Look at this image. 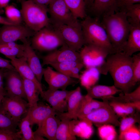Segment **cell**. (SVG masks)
I'll return each instance as SVG.
<instances>
[{
	"instance_id": "277c9868",
	"label": "cell",
	"mask_w": 140,
	"mask_h": 140,
	"mask_svg": "<svg viewBox=\"0 0 140 140\" xmlns=\"http://www.w3.org/2000/svg\"><path fill=\"white\" fill-rule=\"evenodd\" d=\"M20 11L26 26L36 32L50 24L47 6L28 0L22 2Z\"/></svg>"
},
{
	"instance_id": "f546056e",
	"label": "cell",
	"mask_w": 140,
	"mask_h": 140,
	"mask_svg": "<svg viewBox=\"0 0 140 140\" xmlns=\"http://www.w3.org/2000/svg\"><path fill=\"white\" fill-rule=\"evenodd\" d=\"M74 17L84 19L86 16L85 0H64Z\"/></svg>"
},
{
	"instance_id": "bcb514c9",
	"label": "cell",
	"mask_w": 140,
	"mask_h": 140,
	"mask_svg": "<svg viewBox=\"0 0 140 140\" xmlns=\"http://www.w3.org/2000/svg\"><path fill=\"white\" fill-rule=\"evenodd\" d=\"M0 24L3 25H11L18 24H16L10 20L6 17L0 15Z\"/></svg>"
},
{
	"instance_id": "cb8c5ba5",
	"label": "cell",
	"mask_w": 140,
	"mask_h": 140,
	"mask_svg": "<svg viewBox=\"0 0 140 140\" xmlns=\"http://www.w3.org/2000/svg\"><path fill=\"white\" fill-rule=\"evenodd\" d=\"M56 116L60 120L56 131V140H75L76 137L71 132L70 122L71 120L63 115L61 113H58Z\"/></svg>"
},
{
	"instance_id": "e0dca14e",
	"label": "cell",
	"mask_w": 140,
	"mask_h": 140,
	"mask_svg": "<svg viewBox=\"0 0 140 140\" xmlns=\"http://www.w3.org/2000/svg\"><path fill=\"white\" fill-rule=\"evenodd\" d=\"M27 116L31 126L38 125L49 116L56 115L57 113L51 106L43 103L38 104L35 106L29 107Z\"/></svg>"
},
{
	"instance_id": "f907efd6",
	"label": "cell",
	"mask_w": 140,
	"mask_h": 140,
	"mask_svg": "<svg viewBox=\"0 0 140 140\" xmlns=\"http://www.w3.org/2000/svg\"><path fill=\"white\" fill-rule=\"evenodd\" d=\"M94 0H89L88 4L90 6L93 2Z\"/></svg>"
},
{
	"instance_id": "74e56055",
	"label": "cell",
	"mask_w": 140,
	"mask_h": 140,
	"mask_svg": "<svg viewBox=\"0 0 140 140\" xmlns=\"http://www.w3.org/2000/svg\"><path fill=\"white\" fill-rule=\"evenodd\" d=\"M81 63V61H70L52 64L50 66L56 71L66 75L73 67Z\"/></svg>"
},
{
	"instance_id": "9a60e30c",
	"label": "cell",
	"mask_w": 140,
	"mask_h": 140,
	"mask_svg": "<svg viewBox=\"0 0 140 140\" xmlns=\"http://www.w3.org/2000/svg\"><path fill=\"white\" fill-rule=\"evenodd\" d=\"M1 104L4 109L18 123L22 116L27 112L30 107L28 102L25 99L17 97L5 96Z\"/></svg>"
},
{
	"instance_id": "603a6c76",
	"label": "cell",
	"mask_w": 140,
	"mask_h": 140,
	"mask_svg": "<svg viewBox=\"0 0 140 140\" xmlns=\"http://www.w3.org/2000/svg\"><path fill=\"white\" fill-rule=\"evenodd\" d=\"M87 94L93 99H102L118 93L121 90L114 85L112 86L95 85L86 89Z\"/></svg>"
},
{
	"instance_id": "2e32d148",
	"label": "cell",
	"mask_w": 140,
	"mask_h": 140,
	"mask_svg": "<svg viewBox=\"0 0 140 140\" xmlns=\"http://www.w3.org/2000/svg\"><path fill=\"white\" fill-rule=\"evenodd\" d=\"M60 121L56 115L51 116L38 125V127L34 132L35 140L45 137L49 140H56V131Z\"/></svg>"
},
{
	"instance_id": "b9f144b4",
	"label": "cell",
	"mask_w": 140,
	"mask_h": 140,
	"mask_svg": "<svg viewBox=\"0 0 140 140\" xmlns=\"http://www.w3.org/2000/svg\"><path fill=\"white\" fill-rule=\"evenodd\" d=\"M83 67V63H81L73 67L66 75L71 78L79 79L80 78L79 72Z\"/></svg>"
},
{
	"instance_id": "f6af8a7d",
	"label": "cell",
	"mask_w": 140,
	"mask_h": 140,
	"mask_svg": "<svg viewBox=\"0 0 140 140\" xmlns=\"http://www.w3.org/2000/svg\"><path fill=\"white\" fill-rule=\"evenodd\" d=\"M4 69H0V92L6 93L3 86Z\"/></svg>"
},
{
	"instance_id": "d4e9b609",
	"label": "cell",
	"mask_w": 140,
	"mask_h": 140,
	"mask_svg": "<svg viewBox=\"0 0 140 140\" xmlns=\"http://www.w3.org/2000/svg\"><path fill=\"white\" fill-rule=\"evenodd\" d=\"M104 103V101L95 100L87 94L83 96L77 114V118L81 119L101 107Z\"/></svg>"
},
{
	"instance_id": "681fc988",
	"label": "cell",
	"mask_w": 140,
	"mask_h": 140,
	"mask_svg": "<svg viewBox=\"0 0 140 140\" xmlns=\"http://www.w3.org/2000/svg\"><path fill=\"white\" fill-rule=\"evenodd\" d=\"M5 95V93L0 92V105L1 103L2 99Z\"/></svg>"
},
{
	"instance_id": "6da1fadb",
	"label": "cell",
	"mask_w": 140,
	"mask_h": 140,
	"mask_svg": "<svg viewBox=\"0 0 140 140\" xmlns=\"http://www.w3.org/2000/svg\"><path fill=\"white\" fill-rule=\"evenodd\" d=\"M97 68L101 74L106 75L109 72L113 79L114 85L123 93L129 92L135 86L131 56L127 55L122 52L109 54L105 62Z\"/></svg>"
},
{
	"instance_id": "ac0fdd59",
	"label": "cell",
	"mask_w": 140,
	"mask_h": 140,
	"mask_svg": "<svg viewBox=\"0 0 140 140\" xmlns=\"http://www.w3.org/2000/svg\"><path fill=\"white\" fill-rule=\"evenodd\" d=\"M24 45V57L27 63L41 83L44 68L43 67L38 56L27 39L22 41Z\"/></svg>"
},
{
	"instance_id": "7a4b0ae2",
	"label": "cell",
	"mask_w": 140,
	"mask_h": 140,
	"mask_svg": "<svg viewBox=\"0 0 140 140\" xmlns=\"http://www.w3.org/2000/svg\"><path fill=\"white\" fill-rule=\"evenodd\" d=\"M101 22L115 53L122 52L131 27L125 12L120 10L104 16L102 17Z\"/></svg>"
},
{
	"instance_id": "8992f818",
	"label": "cell",
	"mask_w": 140,
	"mask_h": 140,
	"mask_svg": "<svg viewBox=\"0 0 140 140\" xmlns=\"http://www.w3.org/2000/svg\"><path fill=\"white\" fill-rule=\"evenodd\" d=\"M50 24L71 49L78 52L85 45L80 22L76 24L67 25L50 20Z\"/></svg>"
},
{
	"instance_id": "5b68a950",
	"label": "cell",
	"mask_w": 140,
	"mask_h": 140,
	"mask_svg": "<svg viewBox=\"0 0 140 140\" xmlns=\"http://www.w3.org/2000/svg\"><path fill=\"white\" fill-rule=\"evenodd\" d=\"M49 25L36 32L32 37L30 44L34 50L52 51L65 44L59 33Z\"/></svg>"
},
{
	"instance_id": "ba28073f",
	"label": "cell",
	"mask_w": 140,
	"mask_h": 140,
	"mask_svg": "<svg viewBox=\"0 0 140 140\" xmlns=\"http://www.w3.org/2000/svg\"><path fill=\"white\" fill-rule=\"evenodd\" d=\"M81 61L86 68H98L105 62L108 55L110 54L107 50L96 46L86 45L79 52Z\"/></svg>"
},
{
	"instance_id": "d6986e66",
	"label": "cell",
	"mask_w": 140,
	"mask_h": 140,
	"mask_svg": "<svg viewBox=\"0 0 140 140\" xmlns=\"http://www.w3.org/2000/svg\"><path fill=\"white\" fill-rule=\"evenodd\" d=\"M10 62L15 69L23 78L31 80L37 86L42 97L43 91L42 84L38 81L34 73L29 66L26 58L23 57L19 58H12L10 59Z\"/></svg>"
},
{
	"instance_id": "9c48e42d",
	"label": "cell",
	"mask_w": 140,
	"mask_h": 140,
	"mask_svg": "<svg viewBox=\"0 0 140 140\" xmlns=\"http://www.w3.org/2000/svg\"><path fill=\"white\" fill-rule=\"evenodd\" d=\"M48 8L51 21L67 24H75L80 22L75 18L64 0H54Z\"/></svg>"
},
{
	"instance_id": "44dd1931",
	"label": "cell",
	"mask_w": 140,
	"mask_h": 140,
	"mask_svg": "<svg viewBox=\"0 0 140 140\" xmlns=\"http://www.w3.org/2000/svg\"><path fill=\"white\" fill-rule=\"evenodd\" d=\"M83 97L79 86L71 90L67 100V111L62 114L71 120L77 119V114Z\"/></svg>"
},
{
	"instance_id": "d6a6232c",
	"label": "cell",
	"mask_w": 140,
	"mask_h": 140,
	"mask_svg": "<svg viewBox=\"0 0 140 140\" xmlns=\"http://www.w3.org/2000/svg\"><path fill=\"white\" fill-rule=\"evenodd\" d=\"M108 102L114 111L119 117H123L128 116L133 111L132 107L128 103L114 101Z\"/></svg>"
},
{
	"instance_id": "4fadbf2b",
	"label": "cell",
	"mask_w": 140,
	"mask_h": 140,
	"mask_svg": "<svg viewBox=\"0 0 140 140\" xmlns=\"http://www.w3.org/2000/svg\"><path fill=\"white\" fill-rule=\"evenodd\" d=\"M43 76L51 89L65 90L68 86L78 82L76 79L55 71L49 66L44 68Z\"/></svg>"
},
{
	"instance_id": "d590c367",
	"label": "cell",
	"mask_w": 140,
	"mask_h": 140,
	"mask_svg": "<svg viewBox=\"0 0 140 140\" xmlns=\"http://www.w3.org/2000/svg\"><path fill=\"white\" fill-rule=\"evenodd\" d=\"M139 121V118L137 112L122 117L120 122V134L118 138L122 136L127 129Z\"/></svg>"
},
{
	"instance_id": "836d02e7",
	"label": "cell",
	"mask_w": 140,
	"mask_h": 140,
	"mask_svg": "<svg viewBox=\"0 0 140 140\" xmlns=\"http://www.w3.org/2000/svg\"><path fill=\"white\" fill-rule=\"evenodd\" d=\"M20 47L12 48L5 44H0V53L10 59L12 58H19L24 56V45Z\"/></svg>"
},
{
	"instance_id": "8fae6325",
	"label": "cell",
	"mask_w": 140,
	"mask_h": 140,
	"mask_svg": "<svg viewBox=\"0 0 140 140\" xmlns=\"http://www.w3.org/2000/svg\"><path fill=\"white\" fill-rule=\"evenodd\" d=\"M5 96L26 99L24 88L23 79L15 69H4Z\"/></svg>"
},
{
	"instance_id": "f1b7e54d",
	"label": "cell",
	"mask_w": 140,
	"mask_h": 140,
	"mask_svg": "<svg viewBox=\"0 0 140 140\" xmlns=\"http://www.w3.org/2000/svg\"><path fill=\"white\" fill-rule=\"evenodd\" d=\"M18 123L4 109L1 103L0 105V130L17 132L16 128Z\"/></svg>"
},
{
	"instance_id": "52a82bcc",
	"label": "cell",
	"mask_w": 140,
	"mask_h": 140,
	"mask_svg": "<svg viewBox=\"0 0 140 140\" xmlns=\"http://www.w3.org/2000/svg\"><path fill=\"white\" fill-rule=\"evenodd\" d=\"M102 100L105 102L102 106L80 120H87L97 127L105 124L119 126V117L110 106L108 101L106 99Z\"/></svg>"
},
{
	"instance_id": "7c38bea8",
	"label": "cell",
	"mask_w": 140,
	"mask_h": 140,
	"mask_svg": "<svg viewBox=\"0 0 140 140\" xmlns=\"http://www.w3.org/2000/svg\"><path fill=\"white\" fill-rule=\"evenodd\" d=\"M43 67L45 65L70 61H81L79 53L69 47L65 44L59 49H56L49 53L40 56Z\"/></svg>"
},
{
	"instance_id": "4316f807",
	"label": "cell",
	"mask_w": 140,
	"mask_h": 140,
	"mask_svg": "<svg viewBox=\"0 0 140 140\" xmlns=\"http://www.w3.org/2000/svg\"><path fill=\"white\" fill-rule=\"evenodd\" d=\"M23 79L24 91L30 107L35 106L39 100L40 92L36 85L32 81Z\"/></svg>"
},
{
	"instance_id": "8d00e7d4",
	"label": "cell",
	"mask_w": 140,
	"mask_h": 140,
	"mask_svg": "<svg viewBox=\"0 0 140 140\" xmlns=\"http://www.w3.org/2000/svg\"><path fill=\"white\" fill-rule=\"evenodd\" d=\"M6 17L16 24H20L23 20L20 11L12 5H8L4 8Z\"/></svg>"
},
{
	"instance_id": "7bdbcfd3",
	"label": "cell",
	"mask_w": 140,
	"mask_h": 140,
	"mask_svg": "<svg viewBox=\"0 0 140 140\" xmlns=\"http://www.w3.org/2000/svg\"><path fill=\"white\" fill-rule=\"evenodd\" d=\"M0 68L8 69H15L10 62V61L0 57Z\"/></svg>"
},
{
	"instance_id": "4dcf8cb0",
	"label": "cell",
	"mask_w": 140,
	"mask_h": 140,
	"mask_svg": "<svg viewBox=\"0 0 140 140\" xmlns=\"http://www.w3.org/2000/svg\"><path fill=\"white\" fill-rule=\"evenodd\" d=\"M108 101L122 103H129L140 101V86L131 92L121 93L119 96L115 97L113 96L105 98Z\"/></svg>"
},
{
	"instance_id": "7dc6e473",
	"label": "cell",
	"mask_w": 140,
	"mask_h": 140,
	"mask_svg": "<svg viewBox=\"0 0 140 140\" xmlns=\"http://www.w3.org/2000/svg\"><path fill=\"white\" fill-rule=\"evenodd\" d=\"M34 3L41 5L46 6L49 5L54 0H32Z\"/></svg>"
},
{
	"instance_id": "60d3db41",
	"label": "cell",
	"mask_w": 140,
	"mask_h": 140,
	"mask_svg": "<svg viewBox=\"0 0 140 140\" xmlns=\"http://www.w3.org/2000/svg\"><path fill=\"white\" fill-rule=\"evenodd\" d=\"M22 138L19 131L13 132L0 130V140H19Z\"/></svg>"
},
{
	"instance_id": "ab89813d",
	"label": "cell",
	"mask_w": 140,
	"mask_h": 140,
	"mask_svg": "<svg viewBox=\"0 0 140 140\" xmlns=\"http://www.w3.org/2000/svg\"><path fill=\"white\" fill-rule=\"evenodd\" d=\"M118 139L120 140H139L140 129L134 125L127 129Z\"/></svg>"
},
{
	"instance_id": "c3c4849f",
	"label": "cell",
	"mask_w": 140,
	"mask_h": 140,
	"mask_svg": "<svg viewBox=\"0 0 140 140\" xmlns=\"http://www.w3.org/2000/svg\"><path fill=\"white\" fill-rule=\"evenodd\" d=\"M10 0H0V8H5L8 5Z\"/></svg>"
},
{
	"instance_id": "484cf974",
	"label": "cell",
	"mask_w": 140,
	"mask_h": 140,
	"mask_svg": "<svg viewBox=\"0 0 140 140\" xmlns=\"http://www.w3.org/2000/svg\"><path fill=\"white\" fill-rule=\"evenodd\" d=\"M100 74L96 67L86 68L80 75L79 80L81 85L86 89L95 85L99 80Z\"/></svg>"
},
{
	"instance_id": "e575fe53",
	"label": "cell",
	"mask_w": 140,
	"mask_h": 140,
	"mask_svg": "<svg viewBox=\"0 0 140 140\" xmlns=\"http://www.w3.org/2000/svg\"><path fill=\"white\" fill-rule=\"evenodd\" d=\"M98 132L101 138L103 140H114L116 139L117 133L114 125L110 124L103 125L98 127Z\"/></svg>"
},
{
	"instance_id": "5bb4252c",
	"label": "cell",
	"mask_w": 140,
	"mask_h": 140,
	"mask_svg": "<svg viewBox=\"0 0 140 140\" xmlns=\"http://www.w3.org/2000/svg\"><path fill=\"white\" fill-rule=\"evenodd\" d=\"M71 90H59L48 89L43 91V99L47 101L57 113L66 112L67 100Z\"/></svg>"
},
{
	"instance_id": "30bf717a",
	"label": "cell",
	"mask_w": 140,
	"mask_h": 140,
	"mask_svg": "<svg viewBox=\"0 0 140 140\" xmlns=\"http://www.w3.org/2000/svg\"><path fill=\"white\" fill-rule=\"evenodd\" d=\"M34 32L27 26L20 24L3 25L0 28V44L20 40L32 37Z\"/></svg>"
},
{
	"instance_id": "816d5d0a",
	"label": "cell",
	"mask_w": 140,
	"mask_h": 140,
	"mask_svg": "<svg viewBox=\"0 0 140 140\" xmlns=\"http://www.w3.org/2000/svg\"><path fill=\"white\" fill-rule=\"evenodd\" d=\"M85 2L86 3V5L87 4H88V2H89V0H85Z\"/></svg>"
},
{
	"instance_id": "83f0119b",
	"label": "cell",
	"mask_w": 140,
	"mask_h": 140,
	"mask_svg": "<svg viewBox=\"0 0 140 140\" xmlns=\"http://www.w3.org/2000/svg\"><path fill=\"white\" fill-rule=\"evenodd\" d=\"M125 12L127 20L131 26H140V3L130 4L120 8Z\"/></svg>"
},
{
	"instance_id": "3957f363",
	"label": "cell",
	"mask_w": 140,
	"mask_h": 140,
	"mask_svg": "<svg viewBox=\"0 0 140 140\" xmlns=\"http://www.w3.org/2000/svg\"><path fill=\"white\" fill-rule=\"evenodd\" d=\"M80 23L85 45L96 46L107 50L110 54L115 53L106 31L99 18L86 16Z\"/></svg>"
},
{
	"instance_id": "1f68e13d",
	"label": "cell",
	"mask_w": 140,
	"mask_h": 140,
	"mask_svg": "<svg viewBox=\"0 0 140 140\" xmlns=\"http://www.w3.org/2000/svg\"><path fill=\"white\" fill-rule=\"evenodd\" d=\"M18 126L20 129L19 131L22 136L21 140H35L34 132L32 130L27 115L20 120Z\"/></svg>"
},
{
	"instance_id": "ffe728a7",
	"label": "cell",
	"mask_w": 140,
	"mask_h": 140,
	"mask_svg": "<svg viewBox=\"0 0 140 140\" xmlns=\"http://www.w3.org/2000/svg\"><path fill=\"white\" fill-rule=\"evenodd\" d=\"M121 0H94L90 6L92 11L99 18L119 11Z\"/></svg>"
},
{
	"instance_id": "ee69618b",
	"label": "cell",
	"mask_w": 140,
	"mask_h": 140,
	"mask_svg": "<svg viewBox=\"0 0 140 140\" xmlns=\"http://www.w3.org/2000/svg\"><path fill=\"white\" fill-rule=\"evenodd\" d=\"M140 3V0H121L119 9L125 6Z\"/></svg>"
},
{
	"instance_id": "7402d4cb",
	"label": "cell",
	"mask_w": 140,
	"mask_h": 140,
	"mask_svg": "<svg viewBox=\"0 0 140 140\" xmlns=\"http://www.w3.org/2000/svg\"><path fill=\"white\" fill-rule=\"evenodd\" d=\"M140 51V26H131L128 37L122 52L131 56Z\"/></svg>"
},
{
	"instance_id": "f35d334b",
	"label": "cell",
	"mask_w": 140,
	"mask_h": 140,
	"mask_svg": "<svg viewBox=\"0 0 140 140\" xmlns=\"http://www.w3.org/2000/svg\"><path fill=\"white\" fill-rule=\"evenodd\" d=\"M132 55L133 81L135 86L140 81V53Z\"/></svg>"
}]
</instances>
